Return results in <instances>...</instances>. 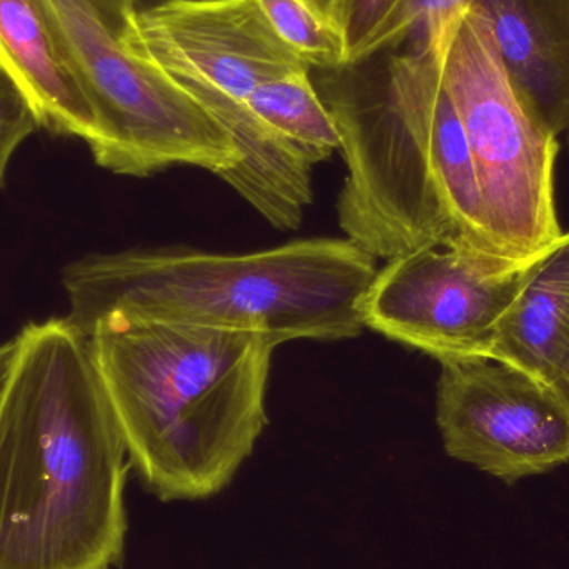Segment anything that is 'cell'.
Returning a JSON list of instances; mask_svg holds the SVG:
<instances>
[{
	"instance_id": "1",
	"label": "cell",
	"mask_w": 569,
	"mask_h": 569,
	"mask_svg": "<svg viewBox=\"0 0 569 569\" xmlns=\"http://www.w3.org/2000/svg\"><path fill=\"white\" fill-rule=\"evenodd\" d=\"M16 338L0 398V569H112L130 461L89 337L66 317Z\"/></svg>"
},
{
	"instance_id": "2",
	"label": "cell",
	"mask_w": 569,
	"mask_h": 569,
	"mask_svg": "<svg viewBox=\"0 0 569 569\" xmlns=\"http://www.w3.org/2000/svg\"><path fill=\"white\" fill-rule=\"evenodd\" d=\"M397 49L318 70L348 170L337 202L341 230L375 259L441 243L488 272L521 270L491 236L440 46Z\"/></svg>"
},
{
	"instance_id": "3",
	"label": "cell",
	"mask_w": 569,
	"mask_h": 569,
	"mask_svg": "<svg viewBox=\"0 0 569 569\" xmlns=\"http://www.w3.org/2000/svg\"><path fill=\"white\" fill-rule=\"evenodd\" d=\"M90 350L130 465L163 501L222 491L266 430L269 338L100 318Z\"/></svg>"
},
{
	"instance_id": "4",
	"label": "cell",
	"mask_w": 569,
	"mask_h": 569,
	"mask_svg": "<svg viewBox=\"0 0 569 569\" xmlns=\"http://www.w3.org/2000/svg\"><path fill=\"white\" fill-rule=\"evenodd\" d=\"M350 239L297 240L252 253L186 247L93 253L63 269L67 320L89 337L107 315L262 335L273 345L361 333L378 269Z\"/></svg>"
},
{
	"instance_id": "5",
	"label": "cell",
	"mask_w": 569,
	"mask_h": 569,
	"mask_svg": "<svg viewBox=\"0 0 569 569\" xmlns=\"http://www.w3.org/2000/svg\"><path fill=\"white\" fill-rule=\"evenodd\" d=\"M97 117L90 152L117 176L173 166L220 176L240 162L229 130L137 46V0H46Z\"/></svg>"
},
{
	"instance_id": "6",
	"label": "cell",
	"mask_w": 569,
	"mask_h": 569,
	"mask_svg": "<svg viewBox=\"0 0 569 569\" xmlns=\"http://www.w3.org/2000/svg\"><path fill=\"white\" fill-rule=\"evenodd\" d=\"M440 60L491 236L511 266H535L569 237L555 202L558 137L511 82L487 23L473 9L445 33Z\"/></svg>"
},
{
	"instance_id": "7",
	"label": "cell",
	"mask_w": 569,
	"mask_h": 569,
	"mask_svg": "<svg viewBox=\"0 0 569 569\" xmlns=\"http://www.w3.org/2000/svg\"><path fill=\"white\" fill-rule=\"evenodd\" d=\"M541 262L498 276L451 247L425 246L378 269L361 320L440 363L488 360L498 325Z\"/></svg>"
},
{
	"instance_id": "8",
	"label": "cell",
	"mask_w": 569,
	"mask_h": 569,
	"mask_svg": "<svg viewBox=\"0 0 569 569\" xmlns=\"http://www.w3.org/2000/svg\"><path fill=\"white\" fill-rule=\"evenodd\" d=\"M437 423L451 458L507 483L569 463V405L510 365L441 363Z\"/></svg>"
},
{
	"instance_id": "9",
	"label": "cell",
	"mask_w": 569,
	"mask_h": 569,
	"mask_svg": "<svg viewBox=\"0 0 569 569\" xmlns=\"http://www.w3.org/2000/svg\"><path fill=\"white\" fill-rule=\"evenodd\" d=\"M137 46L213 117L273 77L310 69L256 0H162L140 9Z\"/></svg>"
},
{
	"instance_id": "10",
	"label": "cell",
	"mask_w": 569,
	"mask_h": 569,
	"mask_svg": "<svg viewBox=\"0 0 569 569\" xmlns=\"http://www.w3.org/2000/svg\"><path fill=\"white\" fill-rule=\"evenodd\" d=\"M0 67L53 136L97 139V117L46 0H0Z\"/></svg>"
},
{
	"instance_id": "11",
	"label": "cell",
	"mask_w": 569,
	"mask_h": 569,
	"mask_svg": "<svg viewBox=\"0 0 569 569\" xmlns=\"http://www.w3.org/2000/svg\"><path fill=\"white\" fill-rule=\"evenodd\" d=\"M505 70L555 136L569 129V0H475Z\"/></svg>"
},
{
	"instance_id": "12",
	"label": "cell",
	"mask_w": 569,
	"mask_h": 569,
	"mask_svg": "<svg viewBox=\"0 0 569 569\" xmlns=\"http://www.w3.org/2000/svg\"><path fill=\"white\" fill-rule=\"evenodd\" d=\"M488 360L523 371L569 405V237L498 325Z\"/></svg>"
},
{
	"instance_id": "13",
	"label": "cell",
	"mask_w": 569,
	"mask_h": 569,
	"mask_svg": "<svg viewBox=\"0 0 569 569\" xmlns=\"http://www.w3.org/2000/svg\"><path fill=\"white\" fill-rule=\"evenodd\" d=\"M249 107L270 129L290 140L317 166L340 149V133L311 79V69L293 70L257 87Z\"/></svg>"
},
{
	"instance_id": "14",
	"label": "cell",
	"mask_w": 569,
	"mask_h": 569,
	"mask_svg": "<svg viewBox=\"0 0 569 569\" xmlns=\"http://www.w3.org/2000/svg\"><path fill=\"white\" fill-rule=\"evenodd\" d=\"M280 40L311 70L348 66L347 40L327 0H256Z\"/></svg>"
},
{
	"instance_id": "15",
	"label": "cell",
	"mask_w": 569,
	"mask_h": 569,
	"mask_svg": "<svg viewBox=\"0 0 569 569\" xmlns=\"http://www.w3.org/2000/svg\"><path fill=\"white\" fill-rule=\"evenodd\" d=\"M475 0H400L377 37L373 53L401 46L437 47Z\"/></svg>"
},
{
	"instance_id": "16",
	"label": "cell",
	"mask_w": 569,
	"mask_h": 569,
	"mask_svg": "<svg viewBox=\"0 0 569 569\" xmlns=\"http://www.w3.org/2000/svg\"><path fill=\"white\" fill-rule=\"evenodd\" d=\"M347 40L348 63L371 56L377 37L400 0H327Z\"/></svg>"
},
{
	"instance_id": "17",
	"label": "cell",
	"mask_w": 569,
	"mask_h": 569,
	"mask_svg": "<svg viewBox=\"0 0 569 569\" xmlns=\"http://www.w3.org/2000/svg\"><path fill=\"white\" fill-rule=\"evenodd\" d=\"M37 127L39 122L29 100L0 67V189L13 153Z\"/></svg>"
},
{
	"instance_id": "18",
	"label": "cell",
	"mask_w": 569,
	"mask_h": 569,
	"mask_svg": "<svg viewBox=\"0 0 569 569\" xmlns=\"http://www.w3.org/2000/svg\"><path fill=\"white\" fill-rule=\"evenodd\" d=\"M17 353V338L0 345V398L6 390L7 380H9L10 368H12L13 358Z\"/></svg>"
}]
</instances>
